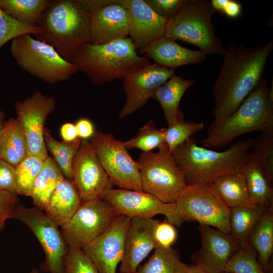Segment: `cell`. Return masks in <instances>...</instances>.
<instances>
[{
	"instance_id": "cell-1",
	"label": "cell",
	"mask_w": 273,
	"mask_h": 273,
	"mask_svg": "<svg viewBox=\"0 0 273 273\" xmlns=\"http://www.w3.org/2000/svg\"><path fill=\"white\" fill-rule=\"evenodd\" d=\"M272 49V40L260 47L234 43L225 48L223 64L212 87L213 121L231 115L259 84Z\"/></svg>"
},
{
	"instance_id": "cell-2",
	"label": "cell",
	"mask_w": 273,
	"mask_h": 273,
	"mask_svg": "<svg viewBox=\"0 0 273 273\" xmlns=\"http://www.w3.org/2000/svg\"><path fill=\"white\" fill-rule=\"evenodd\" d=\"M273 92L263 78L231 115L213 121L200 143L208 149H220L240 135L253 131L273 133Z\"/></svg>"
},
{
	"instance_id": "cell-3",
	"label": "cell",
	"mask_w": 273,
	"mask_h": 273,
	"mask_svg": "<svg viewBox=\"0 0 273 273\" xmlns=\"http://www.w3.org/2000/svg\"><path fill=\"white\" fill-rule=\"evenodd\" d=\"M253 139L238 141L228 150L217 152L198 146L192 135L171 154L184 174L187 185L210 183L222 175L243 172Z\"/></svg>"
},
{
	"instance_id": "cell-4",
	"label": "cell",
	"mask_w": 273,
	"mask_h": 273,
	"mask_svg": "<svg viewBox=\"0 0 273 273\" xmlns=\"http://www.w3.org/2000/svg\"><path fill=\"white\" fill-rule=\"evenodd\" d=\"M71 62L96 85L123 79L151 64L148 58L138 55L129 37L102 44L86 43L77 51Z\"/></svg>"
},
{
	"instance_id": "cell-5",
	"label": "cell",
	"mask_w": 273,
	"mask_h": 273,
	"mask_svg": "<svg viewBox=\"0 0 273 273\" xmlns=\"http://www.w3.org/2000/svg\"><path fill=\"white\" fill-rule=\"evenodd\" d=\"M38 26L42 33L35 38L52 46L70 62L82 46L91 43L89 12L77 0L51 1Z\"/></svg>"
},
{
	"instance_id": "cell-6",
	"label": "cell",
	"mask_w": 273,
	"mask_h": 273,
	"mask_svg": "<svg viewBox=\"0 0 273 273\" xmlns=\"http://www.w3.org/2000/svg\"><path fill=\"white\" fill-rule=\"evenodd\" d=\"M10 52L21 69L47 83L66 81L79 71L75 64L64 60L52 46L30 34L12 40Z\"/></svg>"
},
{
	"instance_id": "cell-7",
	"label": "cell",
	"mask_w": 273,
	"mask_h": 273,
	"mask_svg": "<svg viewBox=\"0 0 273 273\" xmlns=\"http://www.w3.org/2000/svg\"><path fill=\"white\" fill-rule=\"evenodd\" d=\"M216 11L210 2L189 0L166 25L165 36L194 44L207 54L223 55L225 48L216 35L212 18Z\"/></svg>"
},
{
	"instance_id": "cell-8",
	"label": "cell",
	"mask_w": 273,
	"mask_h": 273,
	"mask_svg": "<svg viewBox=\"0 0 273 273\" xmlns=\"http://www.w3.org/2000/svg\"><path fill=\"white\" fill-rule=\"evenodd\" d=\"M143 191L165 203H175L187 186L184 174L164 143L156 152H143L137 161Z\"/></svg>"
},
{
	"instance_id": "cell-9",
	"label": "cell",
	"mask_w": 273,
	"mask_h": 273,
	"mask_svg": "<svg viewBox=\"0 0 273 273\" xmlns=\"http://www.w3.org/2000/svg\"><path fill=\"white\" fill-rule=\"evenodd\" d=\"M175 206L176 214L183 223L196 221L229 235L231 209L210 183L187 185Z\"/></svg>"
},
{
	"instance_id": "cell-10",
	"label": "cell",
	"mask_w": 273,
	"mask_h": 273,
	"mask_svg": "<svg viewBox=\"0 0 273 273\" xmlns=\"http://www.w3.org/2000/svg\"><path fill=\"white\" fill-rule=\"evenodd\" d=\"M89 143L113 186L143 191L138 162L122 142L111 134L99 131L95 132Z\"/></svg>"
},
{
	"instance_id": "cell-11",
	"label": "cell",
	"mask_w": 273,
	"mask_h": 273,
	"mask_svg": "<svg viewBox=\"0 0 273 273\" xmlns=\"http://www.w3.org/2000/svg\"><path fill=\"white\" fill-rule=\"evenodd\" d=\"M14 218L27 225L40 244L46 258L42 270L50 273H65L69 246L59 226L36 206L27 207L19 204Z\"/></svg>"
},
{
	"instance_id": "cell-12",
	"label": "cell",
	"mask_w": 273,
	"mask_h": 273,
	"mask_svg": "<svg viewBox=\"0 0 273 273\" xmlns=\"http://www.w3.org/2000/svg\"><path fill=\"white\" fill-rule=\"evenodd\" d=\"M116 216L111 206L103 199L82 201L60 230L69 247L81 249L103 234Z\"/></svg>"
},
{
	"instance_id": "cell-13",
	"label": "cell",
	"mask_w": 273,
	"mask_h": 273,
	"mask_svg": "<svg viewBox=\"0 0 273 273\" xmlns=\"http://www.w3.org/2000/svg\"><path fill=\"white\" fill-rule=\"evenodd\" d=\"M56 100L36 90L30 97L15 103L18 120L25 135L28 156L44 161L48 157L44 139V125L55 109Z\"/></svg>"
},
{
	"instance_id": "cell-14",
	"label": "cell",
	"mask_w": 273,
	"mask_h": 273,
	"mask_svg": "<svg viewBox=\"0 0 273 273\" xmlns=\"http://www.w3.org/2000/svg\"><path fill=\"white\" fill-rule=\"evenodd\" d=\"M102 199L111 206L117 215H124L131 218H152L162 214L174 226L179 227L183 223L176 214L175 203H163L144 191L111 188L104 193Z\"/></svg>"
},
{
	"instance_id": "cell-15",
	"label": "cell",
	"mask_w": 273,
	"mask_h": 273,
	"mask_svg": "<svg viewBox=\"0 0 273 273\" xmlns=\"http://www.w3.org/2000/svg\"><path fill=\"white\" fill-rule=\"evenodd\" d=\"M72 177L82 201L102 199L104 193L113 186L86 140L81 141L74 156Z\"/></svg>"
},
{
	"instance_id": "cell-16",
	"label": "cell",
	"mask_w": 273,
	"mask_h": 273,
	"mask_svg": "<svg viewBox=\"0 0 273 273\" xmlns=\"http://www.w3.org/2000/svg\"><path fill=\"white\" fill-rule=\"evenodd\" d=\"M130 220L125 215H117L103 234L81 248L99 273H116L123 256Z\"/></svg>"
},
{
	"instance_id": "cell-17",
	"label": "cell",
	"mask_w": 273,
	"mask_h": 273,
	"mask_svg": "<svg viewBox=\"0 0 273 273\" xmlns=\"http://www.w3.org/2000/svg\"><path fill=\"white\" fill-rule=\"evenodd\" d=\"M174 70L151 63L127 75L123 79L125 103L119 117L123 118L142 108L153 98L156 89L174 74Z\"/></svg>"
},
{
	"instance_id": "cell-18",
	"label": "cell",
	"mask_w": 273,
	"mask_h": 273,
	"mask_svg": "<svg viewBox=\"0 0 273 273\" xmlns=\"http://www.w3.org/2000/svg\"><path fill=\"white\" fill-rule=\"evenodd\" d=\"M201 247L192 260L207 273H220L240 248L230 235L207 225L199 224Z\"/></svg>"
},
{
	"instance_id": "cell-19",
	"label": "cell",
	"mask_w": 273,
	"mask_h": 273,
	"mask_svg": "<svg viewBox=\"0 0 273 273\" xmlns=\"http://www.w3.org/2000/svg\"><path fill=\"white\" fill-rule=\"evenodd\" d=\"M121 5L128 11L129 38L140 54L165 36L167 21L157 14L144 0H122Z\"/></svg>"
},
{
	"instance_id": "cell-20",
	"label": "cell",
	"mask_w": 273,
	"mask_h": 273,
	"mask_svg": "<svg viewBox=\"0 0 273 273\" xmlns=\"http://www.w3.org/2000/svg\"><path fill=\"white\" fill-rule=\"evenodd\" d=\"M158 223L152 218H130L125 236L120 272L134 273L142 261L158 246L155 237Z\"/></svg>"
},
{
	"instance_id": "cell-21",
	"label": "cell",
	"mask_w": 273,
	"mask_h": 273,
	"mask_svg": "<svg viewBox=\"0 0 273 273\" xmlns=\"http://www.w3.org/2000/svg\"><path fill=\"white\" fill-rule=\"evenodd\" d=\"M122 0L89 12L91 43L102 44L126 38L129 35V14Z\"/></svg>"
},
{
	"instance_id": "cell-22",
	"label": "cell",
	"mask_w": 273,
	"mask_h": 273,
	"mask_svg": "<svg viewBox=\"0 0 273 273\" xmlns=\"http://www.w3.org/2000/svg\"><path fill=\"white\" fill-rule=\"evenodd\" d=\"M143 54L152 59L154 63L174 69L184 65L200 63L207 58L200 51L183 47L165 36L150 45Z\"/></svg>"
},
{
	"instance_id": "cell-23",
	"label": "cell",
	"mask_w": 273,
	"mask_h": 273,
	"mask_svg": "<svg viewBox=\"0 0 273 273\" xmlns=\"http://www.w3.org/2000/svg\"><path fill=\"white\" fill-rule=\"evenodd\" d=\"M82 202L74 182L64 178L52 193L43 211L61 227L71 218Z\"/></svg>"
},
{
	"instance_id": "cell-24",
	"label": "cell",
	"mask_w": 273,
	"mask_h": 273,
	"mask_svg": "<svg viewBox=\"0 0 273 273\" xmlns=\"http://www.w3.org/2000/svg\"><path fill=\"white\" fill-rule=\"evenodd\" d=\"M243 172L251 204L263 208L273 205V184L259 164L249 155Z\"/></svg>"
},
{
	"instance_id": "cell-25",
	"label": "cell",
	"mask_w": 273,
	"mask_h": 273,
	"mask_svg": "<svg viewBox=\"0 0 273 273\" xmlns=\"http://www.w3.org/2000/svg\"><path fill=\"white\" fill-rule=\"evenodd\" d=\"M28 156L27 143L18 120H5L0 135L1 159L16 167Z\"/></svg>"
},
{
	"instance_id": "cell-26",
	"label": "cell",
	"mask_w": 273,
	"mask_h": 273,
	"mask_svg": "<svg viewBox=\"0 0 273 273\" xmlns=\"http://www.w3.org/2000/svg\"><path fill=\"white\" fill-rule=\"evenodd\" d=\"M195 82L174 74L155 91L153 98L161 106L168 126L176 121L181 99Z\"/></svg>"
},
{
	"instance_id": "cell-27",
	"label": "cell",
	"mask_w": 273,
	"mask_h": 273,
	"mask_svg": "<svg viewBox=\"0 0 273 273\" xmlns=\"http://www.w3.org/2000/svg\"><path fill=\"white\" fill-rule=\"evenodd\" d=\"M266 209L255 206L231 208L229 235L240 248L249 244L250 236Z\"/></svg>"
},
{
	"instance_id": "cell-28",
	"label": "cell",
	"mask_w": 273,
	"mask_h": 273,
	"mask_svg": "<svg viewBox=\"0 0 273 273\" xmlns=\"http://www.w3.org/2000/svg\"><path fill=\"white\" fill-rule=\"evenodd\" d=\"M210 184L230 209L239 206H254L249 200L243 172L222 175Z\"/></svg>"
},
{
	"instance_id": "cell-29",
	"label": "cell",
	"mask_w": 273,
	"mask_h": 273,
	"mask_svg": "<svg viewBox=\"0 0 273 273\" xmlns=\"http://www.w3.org/2000/svg\"><path fill=\"white\" fill-rule=\"evenodd\" d=\"M249 243L255 251L257 260L263 270H269L273 252V205L266 209L255 227Z\"/></svg>"
},
{
	"instance_id": "cell-30",
	"label": "cell",
	"mask_w": 273,
	"mask_h": 273,
	"mask_svg": "<svg viewBox=\"0 0 273 273\" xmlns=\"http://www.w3.org/2000/svg\"><path fill=\"white\" fill-rule=\"evenodd\" d=\"M64 176L54 160L48 157L32 187L30 197L35 206L44 211L55 189Z\"/></svg>"
},
{
	"instance_id": "cell-31",
	"label": "cell",
	"mask_w": 273,
	"mask_h": 273,
	"mask_svg": "<svg viewBox=\"0 0 273 273\" xmlns=\"http://www.w3.org/2000/svg\"><path fill=\"white\" fill-rule=\"evenodd\" d=\"M188 266L181 261L176 250L158 245L148 261L134 273H184Z\"/></svg>"
},
{
	"instance_id": "cell-32",
	"label": "cell",
	"mask_w": 273,
	"mask_h": 273,
	"mask_svg": "<svg viewBox=\"0 0 273 273\" xmlns=\"http://www.w3.org/2000/svg\"><path fill=\"white\" fill-rule=\"evenodd\" d=\"M50 0H0V8L16 20L38 26Z\"/></svg>"
},
{
	"instance_id": "cell-33",
	"label": "cell",
	"mask_w": 273,
	"mask_h": 273,
	"mask_svg": "<svg viewBox=\"0 0 273 273\" xmlns=\"http://www.w3.org/2000/svg\"><path fill=\"white\" fill-rule=\"evenodd\" d=\"M44 139L47 148L53 155L63 174L67 179L72 180L73 161L81 140L77 139L71 142L58 141L47 128L44 129Z\"/></svg>"
},
{
	"instance_id": "cell-34",
	"label": "cell",
	"mask_w": 273,
	"mask_h": 273,
	"mask_svg": "<svg viewBox=\"0 0 273 273\" xmlns=\"http://www.w3.org/2000/svg\"><path fill=\"white\" fill-rule=\"evenodd\" d=\"M204 127V124L202 122L196 123L185 120L183 111L179 110L176 121L164 128V143L171 153L194 134L202 130Z\"/></svg>"
},
{
	"instance_id": "cell-35",
	"label": "cell",
	"mask_w": 273,
	"mask_h": 273,
	"mask_svg": "<svg viewBox=\"0 0 273 273\" xmlns=\"http://www.w3.org/2000/svg\"><path fill=\"white\" fill-rule=\"evenodd\" d=\"M164 128H157L154 122L150 120L134 137L123 142V145L127 150L136 148L143 152H151L164 144Z\"/></svg>"
},
{
	"instance_id": "cell-36",
	"label": "cell",
	"mask_w": 273,
	"mask_h": 273,
	"mask_svg": "<svg viewBox=\"0 0 273 273\" xmlns=\"http://www.w3.org/2000/svg\"><path fill=\"white\" fill-rule=\"evenodd\" d=\"M41 159L28 156L15 167L18 194L30 196L33 184L43 165Z\"/></svg>"
},
{
	"instance_id": "cell-37",
	"label": "cell",
	"mask_w": 273,
	"mask_h": 273,
	"mask_svg": "<svg viewBox=\"0 0 273 273\" xmlns=\"http://www.w3.org/2000/svg\"><path fill=\"white\" fill-rule=\"evenodd\" d=\"M249 156L260 165L269 181L273 184V133H261L255 139Z\"/></svg>"
},
{
	"instance_id": "cell-38",
	"label": "cell",
	"mask_w": 273,
	"mask_h": 273,
	"mask_svg": "<svg viewBox=\"0 0 273 273\" xmlns=\"http://www.w3.org/2000/svg\"><path fill=\"white\" fill-rule=\"evenodd\" d=\"M224 271L230 273H265L260 265L255 251L249 244L239 248L226 264Z\"/></svg>"
},
{
	"instance_id": "cell-39",
	"label": "cell",
	"mask_w": 273,
	"mask_h": 273,
	"mask_svg": "<svg viewBox=\"0 0 273 273\" xmlns=\"http://www.w3.org/2000/svg\"><path fill=\"white\" fill-rule=\"evenodd\" d=\"M42 33V29L40 27L21 23L0 8V49L7 42L19 35L30 34L36 37Z\"/></svg>"
},
{
	"instance_id": "cell-40",
	"label": "cell",
	"mask_w": 273,
	"mask_h": 273,
	"mask_svg": "<svg viewBox=\"0 0 273 273\" xmlns=\"http://www.w3.org/2000/svg\"><path fill=\"white\" fill-rule=\"evenodd\" d=\"M65 273H99L94 264L80 248L69 247Z\"/></svg>"
},
{
	"instance_id": "cell-41",
	"label": "cell",
	"mask_w": 273,
	"mask_h": 273,
	"mask_svg": "<svg viewBox=\"0 0 273 273\" xmlns=\"http://www.w3.org/2000/svg\"><path fill=\"white\" fill-rule=\"evenodd\" d=\"M159 16L167 21L175 17L189 0H144Z\"/></svg>"
},
{
	"instance_id": "cell-42",
	"label": "cell",
	"mask_w": 273,
	"mask_h": 273,
	"mask_svg": "<svg viewBox=\"0 0 273 273\" xmlns=\"http://www.w3.org/2000/svg\"><path fill=\"white\" fill-rule=\"evenodd\" d=\"M18 195L0 190V232L5 228L6 221L14 218L19 205Z\"/></svg>"
},
{
	"instance_id": "cell-43",
	"label": "cell",
	"mask_w": 273,
	"mask_h": 273,
	"mask_svg": "<svg viewBox=\"0 0 273 273\" xmlns=\"http://www.w3.org/2000/svg\"><path fill=\"white\" fill-rule=\"evenodd\" d=\"M0 190L18 195L15 167L0 159Z\"/></svg>"
},
{
	"instance_id": "cell-44",
	"label": "cell",
	"mask_w": 273,
	"mask_h": 273,
	"mask_svg": "<svg viewBox=\"0 0 273 273\" xmlns=\"http://www.w3.org/2000/svg\"><path fill=\"white\" fill-rule=\"evenodd\" d=\"M155 237L158 245L169 247L176 239L177 232L174 225L171 223L166 221L158 222L155 229Z\"/></svg>"
},
{
	"instance_id": "cell-45",
	"label": "cell",
	"mask_w": 273,
	"mask_h": 273,
	"mask_svg": "<svg viewBox=\"0 0 273 273\" xmlns=\"http://www.w3.org/2000/svg\"><path fill=\"white\" fill-rule=\"evenodd\" d=\"M75 125L77 136L83 140H86L92 137L95 132L94 125L88 119H80Z\"/></svg>"
},
{
	"instance_id": "cell-46",
	"label": "cell",
	"mask_w": 273,
	"mask_h": 273,
	"mask_svg": "<svg viewBox=\"0 0 273 273\" xmlns=\"http://www.w3.org/2000/svg\"><path fill=\"white\" fill-rule=\"evenodd\" d=\"M60 133L64 142H71L77 138L75 125L71 122L63 124L60 129Z\"/></svg>"
},
{
	"instance_id": "cell-47",
	"label": "cell",
	"mask_w": 273,
	"mask_h": 273,
	"mask_svg": "<svg viewBox=\"0 0 273 273\" xmlns=\"http://www.w3.org/2000/svg\"><path fill=\"white\" fill-rule=\"evenodd\" d=\"M242 5L236 1L226 0L221 14L231 18L238 17L241 12Z\"/></svg>"
},
{
	"instance_id": "cell-48",
	"label": "cell",
	"mask_w": 273,
	"mask_h": 273,
	"mask_svg": "<svg viewBox=\"0 0 273 273\" xmlns=\"http://www.w3.org/2000/svg\"><path fill=\"white\" fill-rule=\"evenodd\" d=\"M79 3L86 10H91L104 6L115 2L116 0H77Z\"/></svg>"
},
{
	"instance_id": "cell-49",
	"label": "cell",
	"mask_w": 273,
	"mask_h": 273,
	"mask_svg": "<svg viewBox=\"0 0 273 273\" xmlns=\"http://www.w3.org/2000/svg\"><path fill=\"white\" fill-rule=\"evenodd\" d=\"M184 273H207L201 267L197 264L189 265L188 268Z\"/></svg>"
},
{
	"instance_id": "cell-50",
	"label": "cell",
	"mask_w": 273,
	"mask_h": 273,
	"mask_svg": "<svg viewBox=\"0 0 273 273\" xmlns=\"http://www.w3.org/2000/svg\"><path fill=\"white\" fill-rule=\"evenodd\" d=\"M5 113L4 111H3L0 108V135L2 129L3 128V126L4 125V123L5 122ZM1 159V157H0Z\"/></svg>"
},
{
	"instance_id": "cell-51",
	"label": "cell",
	"mask_w": 273,
	"mask_h": 273,
	"mask_svg": "<svg viewBox=\"0 0 273 273\" xmlns=\"http://www.w3.org/2000/svg\"><path fill=\"white\" fill-rule=\"evenodd\" d=\"M29 273H39V271L37 268L33 267L31 269Z\"/></svg>"
},
{
	"instance_id": "cell-52",
	"label": "cell",
	"mask_w": 273,
	"mask_h": 273,
	"mask_svg": "<svg viewBox=\"0 0 273 273\" xmlns=\"http://www.w3.org/2000/svg\"><path fill=\"white\" fill-rule=\"evenodd\" d=\"M220 273H230V272H225V271H223V272H220Z\"/></svg>"
},
{
	"instance_id": "cell-53",
	"label": "cell",
	"mask_w": 273,
	"mask_h": 273,
	"mask_svg": "<svg viewBox=\"0 0 273 273\" xmlns=\"http://www.w3.org/2000/svg\"><path fill=\"white\" fill-rule=\"evenodd\" d=\"M119 273H121V272H119Z\"/></svg>"
}]
</instances>
